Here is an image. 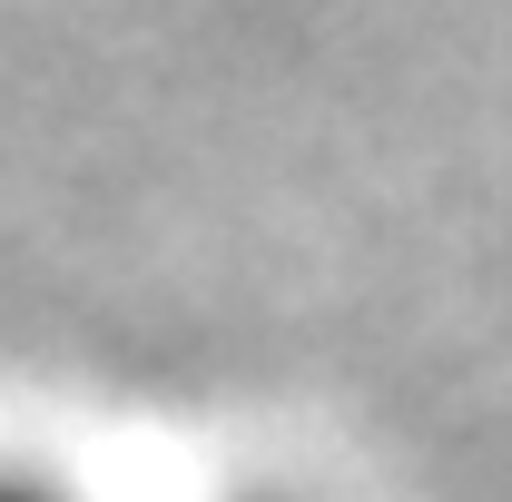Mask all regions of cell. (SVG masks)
Here are the masks:
<instances>
[{
  "label": "cell",
  "instance_id": "obj_1",
  "mask_svg": "<svg viewBox=\"0 0 512 502\" xmlns=\"http://www.w3.org/2000/svg\"><path fill=\"white\" fill-rule=\"evenodd\" d=\"M0 502H79V493H60V483H40V473H0Z\"/></svg>",
  "mask_w": 512,
  "mask_h": 502
}]
</instances>
